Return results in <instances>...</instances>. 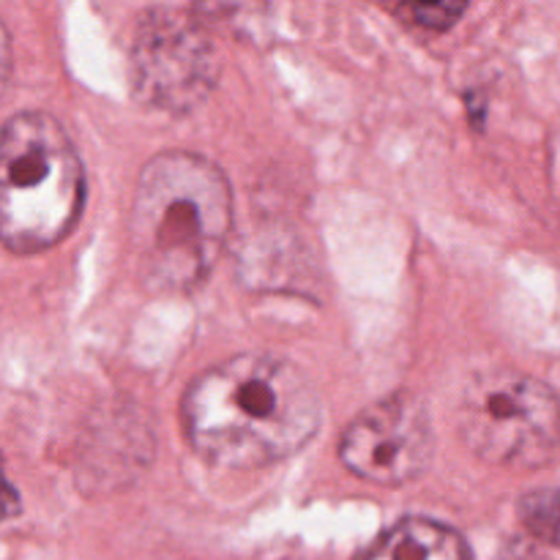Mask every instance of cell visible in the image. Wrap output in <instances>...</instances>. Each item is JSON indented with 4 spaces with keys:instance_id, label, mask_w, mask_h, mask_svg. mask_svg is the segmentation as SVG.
Returning <instances> with one entry per match:
<instances>
[{
    "instance_id": "cell-2",
    "label": "cell",
    "mask_w": 560,
    "mask_h": 560,
    "mask_svg": "<svg viewBox=\"0 0 560 560\" xmlns=\"http://www.w3.org/2000/svg\"><path fill=\"white\" fill-rule=\"evenodd\" d=\"M233 230L228 175L200 153L164 151L142 167L129 241L148 290L189 293L206 282Z\"/></svg>"
},
{
    "instance_id": "cell-11",
    "label": "cell",
    "mask_w": 560,
    "mask_h": 560,
    "mask_svg": "<svg viewBox=\"0 0 560 560\" xmlns=\"http://www.w3.org/2000/svg\"><path fill=\"white\" fill-rule=\"evenodd\" d=\"M9 77H11V38H9V31L3 27V22H0V96H3L5 85H9Z\"/></svg>"
},
{
    "instance_id": "cell-4",
    "label": "cell",
    "mask_w": 560,
    "mask_h": 560,
    "mask_svg": "<svg viewBox=\"0 0 560 560\" xmlns=\"http://www.w3.org/2000/svg\"><path fill=\"white\" fill-rule=\"evenodd\" d=\"M459 432L485 463L534 470L560 448V399L547 383L514 370L474 377L457 408Z\"/></svg>"
},
{
    "instance_id": "cell-5",
    "label": "cell",
    "mask_w": 560,
    "mask_h": 560,
    "mask_svg": "<svg viewBox=\"0 0 560 560\" xmlns=\"http://www.w3.org/2000/svg\"><path fill=\"white\" fill-rule=\"evenodd\" d=\"M219 80L211 33L184 9L145 11L131 42V88L142 104L164 113H189Z\"/></svg>"
},
{
    "instance_id": "cell-6",
    "label": "cell",
    "mask_w": 560,
    "mask_h": 560,
    "mask_svg": "<svg viewBox=\"0 0 560 560\" xmlns=\"http://www.w3.org/2000/svg\"><path fill=\"white\" fill-rule=\"evenodd\" d=\"M435 430L424 399L410 392L392 394L361 410L339 441L345 468L381 487L416 481L432 463Z\"/></svg>"
},
{
    "instance_id": "cell-9",
    "label": "cell",
    "mask_w": 560,
    "mask_h": 560,
    "mask_svg": "<svg viewBox=\"0 0 560 560\" xmlns=\"http://www.w3.org/2000/svg\"><path fill=\"white\" fill-rule=\"evenodd\" d=\"M468 9V5H454V3H413V5H405V14L413 20V25L421 27H432V31H446L452 27L454 22L459 20V14Z\"/></svg>"
},
{
    "instance_id": "cell-1",
    "label": "cell",
    "mask_w": 560,
    "mask_h": 560,
    "mask_svg": "<svg viewBox=\"0 0 560 560\" xmlns=\"http://www.w3.org/2000/svg\"><path fill=\"white\" fill-rule=\"evenodd\" d=\"M320 419L310 377L268 353H241L211 366L184 397L186 438L224 468H266L293 457L315 438Z\"/></svg>"
},
{
    "instance_id": "cell-8",
    "label": "cell",
    "mask_w": 560,
    "mask_h": 560,
    "mask_svg": "<svg viewBox=\"0 0 560 560\" xmlns=\"http://www.w3.org/2000/svg\"><path fill=\"white\" fill-rule=\"evenodd\" d=\"M520 520L536 539L560 547V490H536L520 501Z\"/></svg>"
},
{
    "instance_id": "cell-7",
    "label": "cell",
    "mask_w": 560,
    "mask_h": 560,
    "mask_svg": "<svg viewBox=\"0 0 560 560\" xmlns=\"http://www.w3.org/2000/svg\"><path fill=\"white\" fill-rule=\"evenodd\" d=\"M364 560H470V547L448 525L410 517L386 530Z\"/></svg>"
},
{
    "instance_id": "cell-10",
    "label": "cell",
    "mask_w": 560,
    "mask_h": 560,
    "mask_svg": "<svg viewBox=\"0 0 560 560\" xmlns=\"http://www.w3.org/2000/svg\"><path fill=\"white\" fill-rule=\"evenodd\" d=\"M20 495H16L14 487L9 485V479H5L3 474V465H0V523L3 520H11L20 514Z\"/></svg>"
},
{
    "instance_id": "cell-3",
    "label": "cell",
    "mask_w": 560,
    "mask_h": 560,
    "mask_svg": "<svg viewBox=\"0 0 560 560\" xmlns=\"http://www.w3.org/2000/svg\"><path fill=\"white\" fill-rule=\"evenodd\" d=\"M85 202V167L49 113H20L0 129V241L36 255L71 233Z\"/></svg>"
}]
</instances>
